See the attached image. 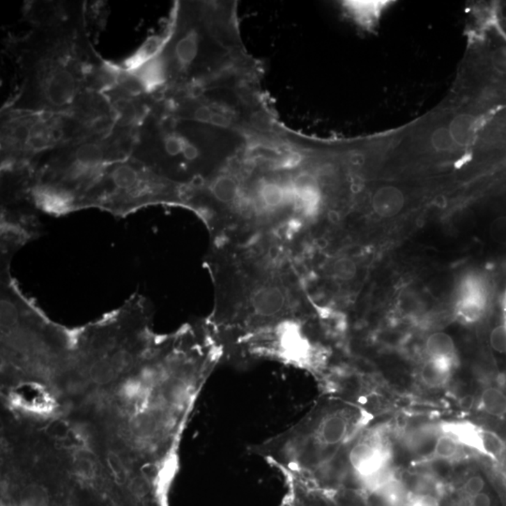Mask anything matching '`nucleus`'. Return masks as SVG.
I'll return each mask as SVG.
<instances>
[{"label": "nucleus", "instance_id": "nucleus-10", "mask_svg": "<svg viewBox=\"0 0 506 506\" xmlns=\"http://www.w3.org/2000/svg\"><path fill=\"white\" fill-rule=\"evenodd\" d=\"M285 296L277 287H263L252 296V309L261 320L277 317L284 309Z\"/></svg>", "mask_w": 506, "mask_h": 506}, {"label": "nucleus", "instance_id": "nucleus-17", "mask_svg": "<svg viewBox=\"0 0 506 506\" xmlns=\"http://www.w3.org/2000/svg\"><path fill=\"white\" fill-rule=\"evenodd\" d=\"M484 454L489 458L497 459L502 457L505 451V445L494 432L483 431Z\"/></svg>", "mask_w": 506, "mask_h": 506}, {"label": "nucleus", "instance_id": "nucleus-6", "mask_svg": "<svg viewBox=\"0 0 506 506\" xmlns=\"http://www.w3.org/2000/svg\"><path fill=\"white\" fill-rule=\"evenodd\" d=\"M1 266L2 344L5 360L42 369L66 364L75 345V334L52 322L22 292L10 272Z\"/></svg>", "mask_w": 506, "mask_h": 506}, {"label": "nucleus", "instance_id": "nucleus-18", "mask_svg": "<svg viewBox=\"0 0 506 506\" xmlns=\"http://www.w3.org/2000/svg\"><path fill=\"white\" fill-rule=\"evenodd\" d=\"M489 346L500 355L506 353V325L503 320L492 328L489 335Z\"/></svg>", "mask_w": 506, "mask_h": 506}, {"label": "nucleus", "instance_id": "nucleus-24", "mask_svg": "<svg viewBox=\"0 0 506 506\" xmlns=\"http://www.w3.org/2000/svg\"><path fill=\"white\" fill-rule=\"evenodd\" d=\"M76 464H77L78 469L81 470V473H89L92 470V462L89 459H79Z\"/></svg>", "mask_w": 506, "mask_h": 506}, {"label": "nucleus", "instance_id": "nucleus-22", "mask_svg": "<svg viewBox=\"0 0 506 506\" xmlns=\"http://www.w3.org/2000/svg\"><path fill=\"white\" fill-rule=\"evenodd\" d=\"M408 506H440V503L431 494H417L411 498Z\"/></svg>", "mask_w": 506, "mask_h": 506}, {"label": "nucleus", "instance_id": "nucleus-11", "mask_svg": "<svg viewBox=\"0 0 506 506\" xmlns=\"http://www.w3.org/2000/svg\"><path fill=\"white\" fill-rule=\"evenodd\" d=\"M483 431L480 427L473 425L470 422L457 421L443 424V434L457 440L461 446H464L476 452L484 454Z\"/></svg>", "mask_w": 506, "mask_h": 506}, {"label": "nucleus", "instance_id": "nucleus-1", "mask_svg": "<svg viewBox=\"0 0 506 506\" xmlns=\"http://www.w3.org/2000/svg\"><path fill=\"white\" fill-rule=\"evenodd\" d=\"M257 62L242 40L236 1H178L162 36L146 42L123 68L158 99Z\"/></svg>", "mask_w": 506, "mask_h": 506}, {"label": "nucleus", "instance_id": "nucleus-21", "mask_svg": "<svg viewBox=\"0 0 506 506\" xmlns=\"http://www.w3.org/2000/svg\"><path fill=\"white\" fill-rule=\"evenodd\" d=\"M492 65L500 75H506V45L500 46L492 54Z\"/></svg>", "mask_w": 506, "mask_h": 506}, {"label": "nucleus", "instance_id": "nucleus-14", "mask_svg": "<svg viewBox=\"0 0 506 506\" xmlns=\"http://www.w3.org/2000/svg\"><path fill=\"white\" fill-rule=\"evenodd\" d=\"M426 351L429 358L447 359L454 361L456 346L450 335L435 332L427 339Z\"/></svg>", "mask_w": 506, "mask_h": 506}, {"label": "nucleus", "instance_id": "nucleus-7", "mask_svg": "<svg viewBox=\"0 0 506 506\" xmlns=\"http://www.w3.org/2000/svg\"><path fill=\"white\" fill-rule=\"evenodd\" d=\"M183 189L132 157L111 163L84 193L78 210L98 208L125 217L148 206L183 202Z\"/></svg>", "mask_w": 506, "mask_h": 506}, {"label": "nucleus", "instance_id": "nucleus-25", "mask_svg": "<svg viewBox=\"0 0 506 506\" xmlns=\"http://www.w3.org/2000/svg\"><path fill=\"white\" fill-rule=\"evenodd\" d=\"M503 322L506 325V293L503 304Z\"/></svg>", "mask_w": 506, "mask_h": 506}, {"label": "nucleus", "instance_id": "nucleus-3", "mask_svg": "<svg viewBox=\"0 0 506 506\" xmlns=\"http://www.w3.org/2000/svg\"><path fill=\"white\" fill-rule=\"evenodd\" d=\"M257 128L183 118L155 100L130 157L182 189L198 187L229 164Z\"/></svg>", "mask_w": 506, "mask_h": 506}, {"label": "nucleus", "instance_id": "nucleus-19", "mask_svg": "<svg viewBox=\"0 0 506 506\" xmlns=\"http://www.w3.org/2000/svg\"><path fill=\"white\" fill-rule=\"evenodd\" d=\"M335 275L339 279L342 280H348L352 279L355 276L356 272V268L355 263L352 261L348 259H344L339 261L335 265L334 268Z\"/></svg>", "mask_w": 506, "mask_h": 506}, {"label": "nucleus", "instance_id": "nucleus-15", "mask_svg": "<svg viewBox=\"0 0 506 506\" xmlns=\"http://www.w3.org/2000/svg\"><path fill=\"white\" fill-rule=\"evenodd\" d=\"M480 404L489 415L499 417L506 415V394L494 386H489L482 392Z\"/></svg>", "mask_w": 506, "mask_h": 506}, {"label": "nucleus", "instance_id": "nucleus-5", "mask_svg": "<svg viewBox=\"0 0 506 506\" xmlns=\"http://www.w3.org/2000/svg\"><path fill=\"white\" fill-rule=\"evenodd\" d=\"M133 139L118 132L94 136L35 160L31 195L38 211L54 216L78 211L82 197L105 168L130 157Z\"/></svg>", "mask_w": 506, "mask_h": 506}, {"label": "nucleus", "instance_id": "nucleus-16", "mask_svg": "<svg viewBox=\"0 0 506 506\" xmlns=\"http://www.w3.org/2000/svg\"><path fill=\"white\" fill-rule=\"evenodd\" d=\"M461 446L448 434H443L435 440L432 455L440 461H450L459 455Z\"/></svg>", "mask_w": 506, "mask_h": 506}, {"label": "nucleus", "instance_id": "nucleus-20", "mask_svg": "<svg viewBox=\"0 0 506 506\" xmlns=\"http://www.w3.org/2000/svg\"><path fill=\"white\" fill-rule=\"evenodd\" d=\"M484 489H485V481L480 475L472 476L463 486L464 493L470 498L483 492Z\"/></svg>", "mask_w": 506, "mask_h": 506}, {"label": "nucleus", "instance_id": "nucleus-9", "mask_svg": "<svg viewBox=\"0 0 506 506\" xmlns=\"http://www.w3.org/2000/svg\"><path fill=\"white\" fill-rule=\"evenodd\" d=\"M389 4L388 1H345L342 7L356 24L369 31L376 26Z\"/></svg>", "mask_w": 506, "mask_h": 506}, {"label": "nucleus", "instance_id": "nucleus-23", "mask_svg": "<svg viewBox=\"0 0 506 506\" xmlns=\"http://www.w3.org/2000/svg\"><path fill=\"white\" fill-rule=\"evenodd\" d=\"M470 505L472 506H491V499L485 492H481L470 498Z\"/></svg>", "mask_w": 506, "mask_h": 506}, {"label": "nucleus", "instance_id": "nucleus-12", "mask_svg": "<svg viewBox=\"0 0 506 506\" xmlns=\"http://www.w3.org/2000/svg\"><path fill=\"white\" fill-rule=\"evenodd\" d=\"M404 203V193L398 187L392 186L379 187L371 198V206L375 213L386 219L401 213Z\"/></svg>", "mask_w": 506, "mask_h": 506}, {"label": "nucleus", "instance_id": "nucleus-4", "mask_svg": "<svg viewBox=\"0 0 506 506\" xmlns=\"http://www.w3.org/2000/svg\"><path fill=\"white\" fill-rule=\"evenodd\" d=\"M365 421L360 408L321 399L295 425L253 446L252 453L288 478L316 485Z\"/></svg>", "mask_w": 506, "mask_h": 506}, {"label": "nucleus", "instance_id": "nucleus-2", "mask_svg": "<svg viewBox=\"0 0 506 506\" xmlns=\"http://www.w3.org/2000/svg\"><path fill=\"white\" fill-rule=\"evenodd\" d=\"M89 10L48 29H31L7 42L15 77L2 110L64 114L89 89H96L106 61L89 40Z\"/></svg>", "mask_w": 506, "mask_h": 506}, {"label": "nucleus", "instance_id": "nucleus-8", "mask_svg": "<svg viewBox=\"0 0 506 506\" xmlns=\"http://www.w3.org/2000/svg\"><path fill=\"white\" fill-rule=\"evenodd\" d=\"M79 140L80 133L69 114L1 111V163H33Z\"/></svg>", "mask_w": 506, "mask_h": 506}, {"label": "nucleus", "instance_id": "nucleus-13", "mask_svg": "<svg viewBox=\"0 0 506 506\" xmlns=\"http://www.w3.org/2000/svg\"><path fill=\"white\" fill-rule=\"evenodd\" d=\"M454 361L447 359L429 358L422 366V382L432 388H440L448 382L452 372Z\"/></svg>", "mask_w": 506, "mask_h": 506}]
</instances>
